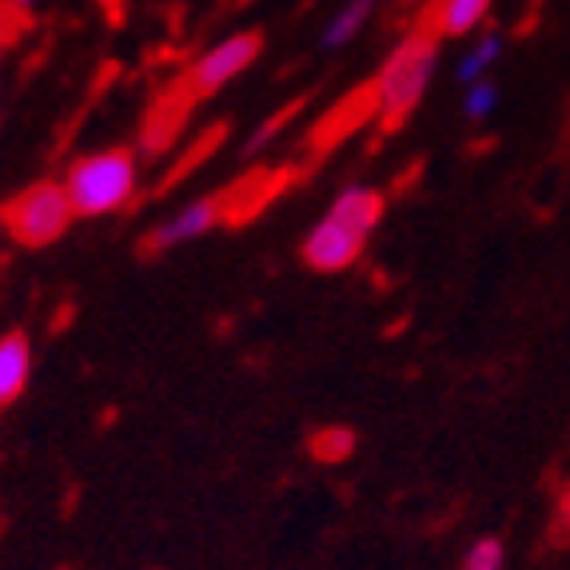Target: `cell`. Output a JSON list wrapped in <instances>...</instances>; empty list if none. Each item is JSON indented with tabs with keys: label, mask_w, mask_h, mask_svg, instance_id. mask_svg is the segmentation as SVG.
<instances>
[{
	"label": "cell",
	"mask_w": 570,
	"mask_h": 570,
	"mask_svg": "<svg viewBox=\"0 0 570 570\" xmlns=\"http://www.w3.org/2000/svg\"><path fill=\"white\" fill-rule=\"evenodd\" d=\"M371 12H375V0H347L340 12H335L332 20H327L324 37H320V45L327 48V52H335V48H347L355 37H360V29L371 20Z\"/></svg>",
	"instance_id": "cell-9"
},
{
	"label": "cell",
	"mask_w": 570,
	"mask_h": 570,
	"mask_svg": "<svg viewBox=\"0 0 570 570\" xmlns=\"http://www.w3.org/2000/svg\"><path fill=\"white\" fill-rule=\"evenodd\" d=\"M439 60V32L419 29L407 40H400V48L387 57V65L380 68L375 80V100H380V120L387 128H400V120H407L419 108L423 92H428L431 77H435Z\"/></svg>",
	"instance_id": "cell-2"
},
{
	"label": "cell",
	"mask_w": 570,
	"mask_h": 570,
	"mask_svg": "<svg viewBox=\"0 0 570 570\" xmlns=\"http://www.w3.org/2000/svg\"><path fill=\"white\" fill-rule=\"evenodd\" d=\"M355 451V435L347 428H324L320 435H312V455L320 463H343Z\"/></svg>",
	"instance_id": "cell-11"
},
{
	"label": "cell",
	"mask_w": 570,
	"mask_h": 570,
	"mask_svg": "<svg viewBox=\"0 0 570 570\" xmlns=\"http://www.w3.org/2000/svg\"><path fill=\"white\" fill-rule=\"evenodd\" d=\"M256 57H259V32H232V37L212 45L208 52L188 68V88L196 96L219 92V88L232 85L239 72H247V68L256 65Z\"/></svg>",
	"instance_id": "cell-5"
},
{
	"label": "cell",
	"mask_w": 570,
	"mask_h": 570,
	"mask_svg": "<svg viewBox=\"0 0 570 570\" xmlns=\"http://www.w3.org/2000/svg\"><path fill=\"white\" fill-rule=\"evenodd\" d=\"M0 52H4V4H0Z\"/></svg>",
	"instance_id": "cell-16"
},
{
	"label": "cell",
	"mask_w": 570,
	"mask_h": 570,
	"mask_svg": "<svg viewBox=\"0 0 570 570\" xmlns=\"http://www.w3.org/2000/svg\"><path fill=\"white\" fill-rule=\"evenodd\" d=\"M499 52H503V37L499 32H487L483 40H479L471 52H466L463 60H459V72L455 77L463 80V85H475V80H487V68L499 60Z\"/></svg>",
	"instance_id": "cell-10"
},
{
	"label": "cell",
	"mask_w": 570,
	"mask_h": 570,
	"mask_svg": "<svg viewBox=\"0 0 570 570\" xmlns=\"http://www.w3.org/2000/svg\"><path fill=\"white\" fill-rule=\"evenodd\" d=\"M463 570H503V542L479 539L475 547L463 554Z\"/></svg>",
	"instance_id": "cell-13"
},
{
	"label": "cell",
	"mask_w": 570,
	"mask_h": 570,
	"mask_svg": "<svg viewBox=\"0 0 570 570\" xmlns=\"http://www.w3.org/2000/svg\"><path fill=\"white\" fill-rule=\"evenodd\" d=\"M499 108V88L491 80H475V85H466V100H463V112L471 120H487V116Z\"/></svg>",
	"instance_id": "cell-12"
},
{
	"label": "cell",
	"mask_w": 570,
	"mask_h": 570,
	"mask_svg": "<svg viewBox=\"0 0 570 570\" xmlns=\"http://www.w3.org/2000/svg\"><path fill=\"white\" fill-rule=\"evenodd\" d=\"M32 375V347L24 335H4L0 340V407L20 400V391L29 387Z\"/></svg>",
	"instance_id": "cell-7"
},
{
	"label": "cell",
	"mask_w": 570,
	"mask_h": 570,
	"mask_svg": "<svg viewBox=\"0 0 570 570\" xmlns=\"http://www.w3.org/2000/svg\"><path fill=\"white\" fill-rule=\"evenodd\" d=\"M383 219V196L375 188H347L332 200L324 219L304 239V259L315 272H343L360 259L371 232Z\"/></svg>",
	"instance_id": "cell-1"
},
{
	"label": "cell",
	"mask_w": 570,
	"mask_h": 570,
	"mask_svg": "<svg viewBox=\"0 0 570 570\" xmlns=\"http://www.w3.org/2000/svg\"><path fill=\"white\" fill-rule=\"evenodd\" d=\"M554 534H559L562 542L570 539V487L559 494V514H554Z\"/></svg>",
	"instance_id": "cell-14"
},
{
	"label": "cell",
	"mask_w": 570,
	"mask_h": 570,
	"mask_svg": "<svg viewBox=\"0 0 570 570\" xmlns=\"http://www.w3.org/2000/svg\"><path fill=\"white\" fill-rule=\"evenodd\" d=\"M0 4H12V9H24V12H29L32 4H37V0H0Z\"/></svg>",
	"instance_id": "cell-15"
},
{
	"label": "cell",
	"mask_w": 570,
	"mask_h": 570,
	"mask_svg": "<svg viewBox=\"0 0 570 570\" xmlns=\"http://www.w3.org/2000/svg\"><path fill=\"white\" fill-rule=\"evenodd\" d=\"M219 219H224V204L219 200H196L188 204L184 212H176L171 219H164L160 228L148 236V247L153 252H168L176 244H188V239H200L216 228Z\"/></svg>",
	"instance_id": "cell-6"
},
{
	"label": "cell",
	"mask_w": 570,
	"mask_h": 570,
	"mask_svg": "<svg viewBox=\"0 0 570 570\" xmlns=\"http://www.w3.org/2000/svg\"><path fill=\"white\" fill-rule=\"evenodd\" d=\"M491 12V0H439L435 24L431 29L439 37H466L471 29H479Z\"/></svg>",
	"instance_id": "cell-8"
},
{
	"label": "cell",
	"mask_w": 570,
	"mask_h": 570,
	"mask_svg": "<svg viewBox=\"0 0 570 570\" xmlns=\"http://www.w3.org/2000/svg\"><path fill=\"white\" fill-rule=\"evenodd\" d=\"M72 216H77V212H72L65 184L45 180V184H37V188L20 191L0 219H4V228H9V236L17 239L20 247H48L65 236Z\"/></svg>",
	"instance_id": "cell-4"
},
{
	"label": "cell",
	"mask_w": 570,
	"mask_h": 570,
	"mask_svg": "<svg viewBox=\"0 0 570 570\" xmlns=\"http://www.w3.org/2000/svg\"><path fill=\"white\" fill-rule=\"evenodd\" d=\"M65 191L77 216H112L136 196V156L128 148L80 156L68 168Z\"/></svg>",
	"instance_id": "cell-3"
}]
</instances>
